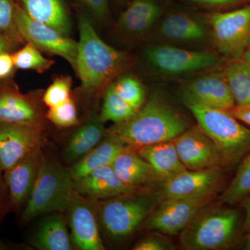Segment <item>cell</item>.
Wrapping results in <instances>:
<instances>
[{
	"label": "cell",
	"instance_id": "e575fe53",
	"mask_svg": "<svg viewBox=\"0 0 250 250\" xmlns=\"http://www.w3.org/2000/svg\"><path fill=\"white\" fill-rule=\"evenodd\" d=\"M171 249V246L162 238L157 236H149L138 242L134 247L135 250H166Z\"/></svg>",
	"mask_w": 250,
	"mask_h": 250
},
{
	"label": "cell",
	"instance_id": "603a6c76",
	"mask_svg": "<svg viewBox=\"0 0 250 250\" xmlns=\"http://www.w3.org/2000/svg\"><path fill=\"white\" fill-rule=\"evenodd\" d=\"M26 14L39 22L68 36L70 21L63 0H19Z\"/></svg>",
	"mask_w": 250,
	"mask_h": 250
},
{
	"label": "cell",
	"instance_id": "b9f144b4",
	"mask_svg": "<svg viewBox=\"0 0 250 250\" xmlns=\"http://www.w3.org/2000/svg\"><path fill=\"white\" fill-rule=\"evenodd\" d=\"M1 171L0 170V209L7 208L10 210L8 201H6V197L8 198L7 190L5 185L4 177L1 175Z\"/></svg>",
	"mask_w": 250,
	"mask_h": 250
},
{
	"label": "cell",
	"instance_id": "277c9868",
	"mask_svg": "<svg viewBox=\"0 0 250 250\" xmlns=\"http://www.w3.org/2000/svg\"><path fill=\"white\" fill-rule=\"evenodd\" d=\"M191 111L199 127L217 146L223 159L224 168H236L250 152V129L242 124L229 110L211 108L184 103Z\"/></svg>",
	"mask_w": 250,
	"mask_h": 250
},
{
	"label": "cell",
	"instance_id": "2e32d148",
	"mask_svg": "<svg viewBox=\"0 0 250 250\" xmlns=\"http://www.w3.org/2000/svg\"><path fill=\"white\" fill-rule=\"evenodd\" d=\"M43 154L41 148L33 151L4 171L9 209L16 210L27 202L39 174Z\"/></svg>",
	"mask_w": 250,
	"mask_h": 250
},
{
	"label": "cell",
	"instance_id": "7c38bea8",
	"mask_svg": "<svg viewBox=\"0 0 250 250\" xmlns=\"http://www.w3.org/2000/svg\"><path fill=\"white\" fill-rule=\"evenodd\" d=\"M43 144L42 125L0 121V170L4 172Z\"/></svg>",
	"mask_w": 250,
	"mask_h": 250
},
{
	"label": "cell",
	"instance_id": "4dcf8cb0",
	"mask_svg": "<svg viewBox=\"0 0 250 250\" xmlns=\"http://www.w3.org/2000/svg\"><path fill=\"white\" fill-rule=\"evenodd\" d=\"M112 85L115 92L136 111L146 103V92L142 83L134 77H122Z\"/></svg>",
	"mask_w": 250,
	"mask_h": 250
},
{
	"label": "cell",
	"instance_id": "8fae6325",
	"mask_svg": "<svg viewBox=\"0 0 250 250\" xmlns=\"http://www.w3.org/2000/svg\"><path fill=\"white\" fill-rule=\"evenodd\" d=\"M65 213L71 230L72 243L82 250H104L98 227V217L92 199L74 192Z\"/></svg>",
	"mask_w": 250,
	"mask_h": 250
},
{
	"label": "cell",
	"instance_id": "52a82bcc",
	"mask_svg": "<svg viewBox=\"0 0 250 250\" xmlns=\"http://www.w3.org/2000/svg\"><path fill=\"white\" fill-rule=\"evenodd\" d=\"M213 43L227 61L238 60L250 44V4L208 18Z\"/></svg>",
	"mask_w": 250,
	"mask_h": 250
},
{
	"label": "cell",
	"instance_id": "4fadbf2b",
	"mask_svg": "<svg viewBox=\"0 0 250 250\" xmlns=\"http://www.w3.org/2000/svg\"><path fill=\"white\" fill-rule=\"evenodd\" d=\"M210 200L165 199L146 219L145 227L164 234H177L187 228Z\"/></svg>",
	"mask_w": 250,
	"mask_h": 250
},
{
	"label": "cell",
	"instance_id": "f35d334b",
	"mask_svg": "<svg viewBox=\"0 0 250 250\" xmlns=\"http://www.w3.org/2000/svg\"><path fill=\"white\" fill-rule=\"evenodd\" d=\"M229 111L238 121L250 126V105L234 106Z\"/></svg>",
	"mask_w": 250,
	"mask_h": 250
},
{
	"label": "cell",
	"instance_id": "ffe728a7",
	"mask_svg": "<svg viewBox=\"0 0 250 250\" xmlns=\"http://www.w3.org/2000/svg\"><path fill=\"white\" fill-rule=\"evenodd\" d=\"M126 146H127L119 138L106 132L98 146L72 164L69 168L72 179L74 181L78 180L96 169L111 166L117 156Z\"/></svg>",
	"mask_w": 250,
	"mask_h": 250
},
{
	"label": "cell",
	"instance_id": "e0dca14e",
	"mask_svg": "<svg viewBox=\"0 0 250 250\" xmlns=\"http://www.w3.org/2000/svg\"><path fill=\"white\" fill-rule=\"evenodd\" d=\"M74 189L94 200H108L138 192L122 182L112 166L100 167L75 181Z\"/></svg>",
	"mask_w": 250,
	"mask_h": 250
},
{
	"label": "cell",
	"instance_id": "3957f363",
	"mask_svg": "<svg viewBox=\"0 0 250 250\" xmlns=\"http://www.w3.org/2000/svg\"><path fill=\"white\" fill-rule=\"evenodd\" d=\"M202 209L181 232L182 246L189 250H229L240 247L245 236L243 209L220 205Z\"/></svg>",
	"mask_w": 250,
	"mask_h": 250
},
{
	"label": "cell",
	"instance_id": "4316f807",
	"mask_svg": "<svg viewBox=\"0 0 250 250\" xmlns=\"http://www.w3.org/2000/svg\"><path fill=\"white\" fill-rule=\"evenodd\" d=\"M228 62L223 73L232 94L235 106L250 105V64L241 59Z\"/></svg>",
	"mask_w": 250,
	"mask_h": 250
},
{
	"label": "cell",
	"instance_id": "484cf974",
	"mask_svg": "<svg viewBox=\"0 0 250 250\" xmlns=\"http://www.w3.org/2000/svg\"><path fill=\"white\" fill-rule=\"evenodd\" d=\"M161 35L177 42H195L206 35L203 24L195 18L184 14H174L166 18L160 27Z\"/></svg>",
	"mask_w": 250,
	"mask_h": 250
},
{
	"label": "cell",
	"instance_id": "d4e9b609",
	"mask_svg": "<svg viewBox=\"0 0 250 250\" xmlns=\"http://www.w3.org/2000/svg\"><path fill=\"white\" fill-rule=\"evenodd\" d=\"M161 14V6L154 0H134L122 13L119 24L126 32L141 34L154 25Z\"/></svg>",
	"mask_w": 250,
	"mask_h": 250
},
{
	"label": "cell",
	"instance_id": "8992f818",
	"mask_svg": "<svg viewBox=\"0 0 250 250\" xmlns=\"http://www.w3.org/2000/svg\"><path fill=\"white\" fill-rule=\"evenodd\" d=\"M94 202L104 231L114 241L131 236L153 210L150 198L136 192Z\"/></svg>",
	"mask_w": 250,
	"mask_h": 250
},
{
	"label": "cell",
	"instance_id": "ba28073f",
	"mask_svg": "<svg viewBox=\"0 0 250 250\" xmlns=\"http://www.w3.org/2000/svg\"><path fill=\"white\" fill-rule=\"evenodd\" d=\"M15 22L23 40L49 54L62 57L76 70L77 42L75 41L29 17L18 2L15 9Z\"/></svg>",
	"mask_w": 250,
	"mask_h": 250
},
{
	"label": "cell",
	"instance_id": "1f68e13d",
	"mask_svg": "<svg viewBox=\"0 0 250 250\" xmlns=\"http://www.w3.org/2000/svg\"><path fill=\"white\" fill-rule=\"evenodd\" d=\"M16 3L15 0H0V34L19 45L24 40L15 22Z\"/></svg>",
	"mask_w": 250,
	"mask_h": 250
},
{
	"label": "cell",
	"instance_id": "d6986e66",
	"mask_svg": "<svg viewBox=\"0 0 250 250\" xmlns=\"http://www.w3.org/2000/svg\"><path fill=\"white\" fill-rule=\"evenodd\" d=\"M62 212L46 214L31 238V246L40 250H70L72 239L67 219Z\"/></svg>",
	"mask_w": 250,
	"mask_h": 250
},
{
	"label": "cell",
	"instance_id": "6da1fadb",
	"mask_svg": "<svg viewBox=\"0 0 250 250\" xmlns=\"http://www.w3.org/2000/svg\"><path fill=\"white\" fill-rule=\"evenodd\" d=\"M188 129V123L182 115L161 98L153 96L130 119L115 123L106 132L139 149L174 141Z\"/></svg>",
	"mask_w": 250,
	"mask_h": 250
},
{
	"label": "cell",
	"instance_id": "44dd1931",
	"mask_svg": "<svg viewBox=\"0 0 250 250\" xmlns=\"http://www.w3.org/2000/svg\"><path fill=\"white\" fill-rule=\"evenodd\" d=\"M137 152L155 172L159 180L172 178L187 170L179 158L173 141L139 148Z\"/></svg>",
	"mask_w": 250,
	"mask_h": 250
},
{
	"label": "cell",
	"instance_id": "83f0119b",
	"mask_svg": "<svg viewBox=\"0 0 250 250\" xmlns=\"http://www.w3.org/2000/svg\"><path fill=\"white\" fill-rule=\"evenodd\" d=\"M232 180L224 189L219 199V205L236 207L250 195V152L236 167Z\"/></svg>",
	"mask_w": 250,
	"mask_h": 250
},
{
	"label": "cell",
	"instance_id": "9c48e42d",
	"mask_svg": "<svg viewBox=\"0 0 250 250\" xmlns=\"http://www.w3.org/2000/svg\"><path fill=\"white\" fill-rule=\"evenodd\" d=\"M228 170L222 167L202 170H187L167 179L164 183L165 199L211 200L221 190Z\"/></svg>",
	"mask_w": 250,
	"mask_h": 250
},
{
	"label": "cell",
	"instance_id": "7bdbcfd3",
	"mask_svg": "<svg viewBox=\"0 0 250 250\" xmlns=\"http://www.w3.org/2000/svg\"><path fill=\"white\" fill-rule=\"evenodd\" d=\"M6 211L5 210H0V223L6 214ZM29 250L28 247L23 246V245H11L4 243V241L0 239V250Z\"/></svg>",
	"mask_w": 250,
	"mask_h": 250
},
{
	"label": "cell",
	"instance_id": "f546056e",
	"mask_svg": "<svg viewBox=\"0 0 250 250\" xmlns=\"http://www.w3.org/2000/svg\"><path fill=\"white\" fill-rule=\"evenodd\" d=\"M12 57L16 68L34 70L40 73L48 70L54 63V61L45 58L39 48L30 42L12 54Z\"/></svg>",
	"mask_w": 250,
	"mask_h": 250
},
{
	"label": "cell",
	"instance_id": "5bb4252c",
	"mask_svg": "<svg viewBox=\"0 0 250 250\" xmlns=\"http://www.w3.org/2000/svg\"><path fill=\"white\" fill-rule=\"evenodd\" d=\"M173 141L179 158L187 170L224 168L218 147L198 126L186 130Z\"/></svg>",
	"mask_w": 250,
	"mask_h": 250
},
{
	"label": "cell",
	"instance_id": "9a60e30c",
	"mask_svg": "<svg viewBox=\"0 0 250 250\" xmlns=\"http://www.w3.org/2000/svg\"><path fill=\"white\" fill-rule=\"evenodd\" d=\"M182 91L184 103L223 110H229L235 106L232 94L223 72L188 82L182 85Z\"/></svg>",
	"mask_w": 250,
	"mask_h": 250
},
{
	"label": "cell",
	"instance_id": "ac0fdd59",
	"mask_svg": "<svg viewBox=\"0 0 250 250\" xmlns=\"http://www.w3.org/2000/svg\"><path fill=\"white\" fill-rule=\"evenodd\" d=\"M111 166L122 182L136 190L159 180L147 161L130 146L119 153Z\"/></svg>",
	"mask_w": 250,
	"mask_h": 250
},
{
	"label": "cell",
	"instance_id": "30bf717a",
	"mask_svg": "<svg viewBox=\"0 0 250 250\" xmlns=\"http://www.w3.org/2000/svg\"><path fill=\"white\" fill-rule=\"evenodd\" d=\"M146 56L157 71L170 75L200 71L216 66L222 62V59L214 54L167 45L149 47L146 49Z\"/></svg>",
	"mask_w": 250,
	"mask_h": 250
},
{
	"label": "cell",
	"instance_id": "8d00e7d4",
	"mask_svg": "<svg viewBox=\"0 0 250 250\" xmlns=\"http://www.w3.org/2000/svg\"><path fill=\"white\" fill-rule=\"evenodd\" d=\"M14 68L12 54L9 52L0 54V80H5L11 76Z\"/></svg>",
	"mask_w": 250,
	"mask_h": 250
},
{
	"label": "cell",
	"instance_id": "f6af8a7d",
	"mask_svg": "<svg viewBox=\"0 0 250 250\" xmlns=\"http://www.w3.org/2000/svg\"><path fill=\"white\" fill-rule=\"evenodd\" d=\"M241 60H243V62H248L250 65V45L248 46V48H247L246 52H244L243 55L242 56Z\"/></svg>",
	"mask_w": 250,
	"mask_h": 250
},
{
	"label": "cell",
	"instance_id": "7402d4cb",
	"mask_svg": "<svg viewBox=\"0 0 250 250\" xmlns=\"http://www.w3.org/2000/svg\"><path fill=\"white\" fill-rule=\"evenodd\" d=\"M0 121L42 125L35 103L17 90L8 88L0 89Z\"/></svg>",
	"mask_w": 250,
	"mask_h": 250
},
{
	"label": "cell",
	"instance_id": "7a4b0ae2",
	"mask_svg": "<svg viewBox=\"0 0 250 250\" xmlns=\"http://www.w3.org/2000/svg\"><path fill=\"white\" fill-rule=\"evenodd\" d=\"M79 31L75 70L83 89L95 91L124 71L129 65V58L104 42L84 15L79 20Z\"/></svg>",
	"mask_w": 250,
	"mask_h": 250
},
{
	"label": "cell",
	"instance_id": "836d02e7",
	"mask_svg": "<svg viewBox=\"0 0 250 250\" xmlns=\"http://www.w3.org/2000/svg\"><path fill=\"white\" fill-rule=\"evenodd\" d=\"M71 85V80L69 77L56 79L44 94V103L51 108L65 103L70 98Z\"/></svg>",
	"mask_w": 250,
	"mask_h": 250
},
{
	"label": "cell",
	"instance_id": "74e56055",
	"mask_svg": "<svg viewBox=\"0 0 250 250\" xmlns=\"http://www.w3.org/2000/svg\"><path fill=\"white\" fill-rule=\"evenodd\" d=\"M195 4L215 7H230L247 4L250 0H188Z\"/></svg>",
	"mask_w": 250,
	"mask_h": 250
},
{
	"label": "cell",
	"instance_id": "d590c367",
	"mask_svg": "<svg viewBox=\"0 0 250 250\" xmlns=\"http://www.w3.org/2000/svg\"><path fill=\"white\" fill-rule=\"evenodd\" d=\"M92 14L104 19L108 13V0H79Z\"/></svg>",
	"mask_w": 250,
	"mask_h": 250
},
{
	"label": "cell",
	"instance_id": "60d3db41",
	"mask_svg": "<svg viewBox=\"0 0 250 250\" xmlns=\"http://www.w3.org/2000/svg\"><path fill=\"white\" fill-rule=\"evenodd\" d=\"M18 45V44L14 41L10 40L6 36L0 34V54L4 53V52L11 53V52L14 51Z\"/></svg>",
	"mask_w": 250,
	"mask_h": 250
},
{
	"label": "cell",
	"instance_id": "ab89813d",
	"mask_svg": "<svg viewBox=\"0 0 250 250\" xmlns=\"http://www.w3.org/2000/svg\"><path fill=\"white\" fill-rule=\"evenodd\" d=\"M240 206L244 213L243 229L245 235H246L250 233V195Z\"/></svg>",
	"mask_w": 250,
	"mask_h": 250
},
{
	"label": "cell",
	"instance_id": "d6a6232c",
	"mask_svg": "<svg viewBox=\"0 0 250 250\" xmlns=\"http://www.w3.org/2000/svg\"><path fill=\"white\" fill-rule=\"evenodd\" d=\"M46 117L59 127H70L79 124L76 105L71 98L58 106L49 108Z\"/></svg>",
	"mask_w": 250,
	"mask_h": 250
},
{
	"label": "cell",
	"instance_id": "f1b7e54d",
	"mask_svg": "<svg viewBox=\"0 0 250 250\" xmlns=\"http://www.w3.org/2000/svg\"><path fill=\"white\" fill-rule=\"evenodd\" d=\"M136 111L115 92L111 84L105 93L103 109L99 120L103 123L108 121L123 123L130 119Z\"/></svg>",
	"mask_w": 250,
	"mask_h": 250
},
{
	"label": "cell",
	"instance_id": "ee69618b",
	"mask_svg": "<svg viewBox=\"0 0 250 250\" xmlns=\"http://www.w3.org/2000/svg\"><path fill=\"white\" fill-rule=\"evenodd\" d=\"M241 248L244 250H250V233L245 235Z\"/></svg>",
	"mask_w": 250,
	"mask_h": 250
},
{
	"label": "cell",
	"instance_id": "cb8c5ba5",
	"mask_svg": "<svg viewBox=\"0 0 250 250\" xmlns=\"http://www.w3.org/2000/svg\"><path fill=\"white\" fill-rule=\"evenodd\" d=\"M106 130L100 120H92L82 125L72 134L63 152V160L74 164L98 146L104 137Z\"/></svg>",
	"mask_w": 250,
	"mask_h": 250
},
{
	"label": "cell",
	"instance_id": "5b68a950",
	"mask_svg": "<svg viewBox=\"0 0 250 250\" xmlns=\"http://www.w3.org/2000/svg\"><path fill=\"white\" fill-rule=\"evenodd\" d=\"M74 183L69 169L43 156L21 221L29 223L53 212L65 213L75 192Z\"/></svg>",
	"mask_w": 250,
	"mask_h": 250
}]
</instances>
